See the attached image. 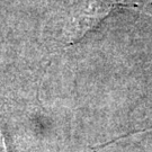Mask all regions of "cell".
I'll list each match as a JSON object with an SVG mask.
<instances>
[{
    "label": "cell",
    "instance_id": "1",
    "mask_svg": "<svg viewBox=\"0 0 152 152\" xmlns=\"http://www.w3.org/2000/svg\"><path fill=\"white\" fill-rule=\"evenodd\" d=\"M124 6L115 0H88L73 17L72 38L68 45H73L91 32L117 7Z\"/></svg>",
    "mask_w": 152,
    "mask_h": 152
}]
</instances>
